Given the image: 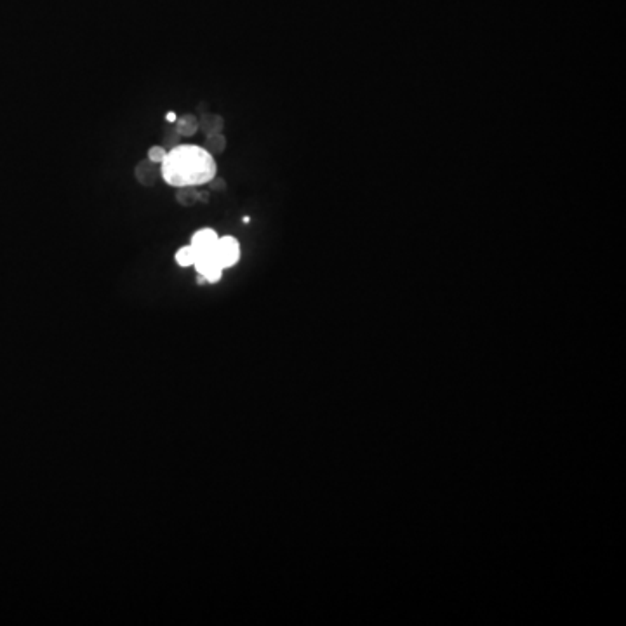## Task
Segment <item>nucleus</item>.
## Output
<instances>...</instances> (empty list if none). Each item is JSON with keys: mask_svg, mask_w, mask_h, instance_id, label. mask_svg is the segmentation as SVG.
Here are the masks:
<instances>
[{"mask_svg": "<svg viewBox=\"0 0 626 626\" xmlns=\"http://www.w3.org/2000/svg\"><path fill=\"white\" fill-rule=\"evenodd\" d=\"M218 238L219 237L216 235L214 230L204 228V230H199L195 235H193L192 244L190 245L197 250V256H199V254L212 253V250H214V248H216V242H218Z\"/></svg>", "mask_w": 626, "mask_h": 626, "instance_id": "obj_5", "label": "nucleus"}, {"mask_svg": "<svg viewBox=\"0 0 626 626\" xmlns=\"http://www.w3.org/2000/svg\"><path fill=\"white\" fill-rule=\"evenodd\" d=\"M166 120L167 122H176V113H173V112H169L166 115Z\"/></svg>", "mask_w": 626, "mask_h": 626, "instance_id": "obj_15", "label": "nucleus"}, {"mask_svg": "<svg viewBox=\"0 0 626 626\" xmlns=\"http://www.w3.org/2000/svg\"><path fill=\"white\" fill-rule=\"evenodd\" d=\"M176 200L183 207L195 206L199 202V190L197 187H180L176 192Z\"/></svg>", "mask_w": 626, "mask_h": 626, "instance_id": "obj_9", "label": "nucleus"}, {"mask_svg": "<svg viewBox=\"0 0 626 626\" xmlns=\"http://www.w3.org/2000/svg\"><path fill=\"white\" fill-rule=\"evenodd\" d=\"M166 157H167V150L162 145H153L146 153L148 161L155 162V164H162V162L166 161Z\"/></svg>", "mask_w": 626, "mask_h": 626, "instance_id": "obj_12", "label": "nucleus"}, {"mask_svg": "<svg viewBox=\"0 0 626 626\" xmlns=\"http://www.w3.org/2000/svg\"><path fill=\"white\" fill-rule=\"evenodd\" d=\"M174 124H176L174 129H176V132L181 138H192V136H195L199 132V117L193 115V113H187V115L180 117Z\"/></svg>", "mask_w": 626, "mask_h": 626, "instance_id": "obj_6", "label": "nucleus"}, {"mask_svg": "<svg viewBox=\"0 0 626 626\" xmlns=\"http://www.w3.org/2000/svg\"><path fill=\"white\" fill-rule=\"evenodd\" d=\"M202 148L207 151V153H211L212 157H214V155H219V153H223V151H225L226 138L221 134V132H216V134H209V136H206V141H204V146Z\"/></svg>", "mask_w": 626, "mask_h": 626, "instance_id": "obj_8", "label": "nucleus"}, {"mask_svg": "<svg viewBox=\"0 0 626 626\" xmlns=\"http://www.w3.org/2000/svg\"><path fill=\"white\" fill-rule=\"evenodd\" d=\"M207 188L209 192H225L226 190V181L221 180V178L214 176L211 181H207Z\"/></svg>", "mask_w": 626, "mask_h": 626, "instance_id": "obj_13", "label": "nucleus"}, {"mask_svg": "<svg viewBox=\"0 0 626 626\" xmlns=\"http://www.w3.org/2000/svg\"><path fill=\"white\" fill-rule=\"evenodd\" d=\"M223 127H225V120L216 113H204L199 119V131L206 136L221 132Z\"/></svg>", "mask_w": 626, "mask_h": 626, "instance_id": "obj_7", "label": "nucleus"}, {"mask_svg": "<svg viewBox=\"0 0 626 626\" xmlns=\"http://www.w3.org/2000/svg\"><path fill=\"white\" fill-rule=\"evenodd\" d=\"M197 261V250L192 248V245H187V248H181L176 253V263L180 267H192L195 265Z\"/></svg>", "mask_w": 626, "mask_h": 626, "instance_id": "obj_10", "label": "nucleus"}, {"mask_svg": "<svg viewBox=\"0 0 626 626\" xmlns=\"http://www.w3.org/2000/svg\"><path fill=\"white\" fill-rule=\"evenodd\" d=\"M207 200H209V192H200L199 190V202L206 204Z\"/></svg>", "mask_w": 626, "mask_h": 626, "instance_id": "obj_14", "label": "nucleus"}, {"mask_svg": "<svg viewBox=\"0 0 626 626\" xmlns=\"http://www.w3.org/2000/svg\"><path fill=\"white\" fill-rule=\"evenodd\" d=\"M162 178L170 187H200L216 176V162L199 146H176L161 164Z\"/></svg>", "mask_w": 626, "mask_h": 626, "instance_id": "obj_1", "label": "nucleus"}, {"mask_svg": "<svg viewBox=\"0 0 626 626\" xmlns=\"http://www.w3.org/2000/svg\"><path fill=\"white\" fill-rule=\"evenodd\" d=\"M162 143H164V146L167 151H170V150H174V148L176 146H180L181 145V136L178 134L176 132V129H169V131L166 132L164 134V139H162Z\"/></svg>", "mask_w": 626, "mask_h": 626, "instance_id": "obj_11", "label": "nucleus"}, {"mask_svg": "<svg viewBox=\"0 0 626 626\" xmlns=\"http://www.w3.org/2000/svg\"><path fill=\"white\" fill-rule=\"evenodd\" d=\"M134 178L139 185L143 187H153L157 183L158 178H162V169L161 164H155V162L143 158L141 162H138L134 169Z\"/></svg>", "mask_w": 626, "mask_h": 626, "instance_id": "obj_4", "label": "nucleus"}, {"mask_svg": "<svg viewBox=\"0 0 626 626\" xmlns=\"http://www.w3.org/2000/svg\"><path fill=\"white\" fill-rule=\"evenodd\" d=\"M214 254L223 268H230L240 257V248H238V242L233 237H223L216 242Z\"/></svg>", "mask_w": 626, "mask_h": 626, "instance_id": "obj_2", "label": "nucleus"}, {"mask_svg": "<svg viewBox=\"0 0 626 626\" xmlns=\"http://www.w3.org/2000/svg\"><path fill=\"white\" fill-rule=\"evenodd\" d=\"M195 268L199 272V275L206 279V282H218L221 279L223 267L218 261V257H216L214 250L207 254H199L195 261Z\"/></svg>", "mask_w": 626, "mask_h": 626, "instance_id": "obj_3", "label": "nucleus"}]
</instances>
